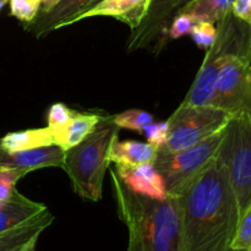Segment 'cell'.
<instances>
[{
    "label": "cell",
    "mask_w": 251,
    "mask_h": 251,
    "mask_svg": "<svg viewBox=\"0 0 251 251\" xmlns=\"http://www.w3.org/2000/svg\"><path fill=\"white\" fill-rule=\"evenodd\" d=\"M183 251H229L240 210L227 167L216 158L178 196Z\"/></svg>",
    "instance_id": "obj_1"
},
{
    "label": "cell",
    "mask_w": 251,
    "mask_h": 251,
    "mask_svg": "<svg viewBox=\"0 0 251 251\" xmlns=\"http://www.w3.org/2000/svg\"><path fill=\"white\" fill-rule=\"evenodd\" d=\"M118 215L127 228V251H183L178 198L152 199L126 186L114 168L110 171Z\"/></svg>",
    "instance_id": "obj_2"
},
{
    "label": "cell",
    "mask_w": 251,
    "mask_h": 251,
    "mask_svg": "<svg viewBox=\"0 0 251 251\" xmlns=\"http://www.w3.org/2000/svg\"><path fill=\"white\" fill-rule=\"evenodd\" d=\"M119 130L113 115L105 114L87 137L65 151L63 169L80 198L93 202L102 199L104 174L110 163L109 150Z\"/></svg>",
    "instance_id": "obj_3"
},
{
    "label": "cell",
    "mask_w": 251,
    "mask_h": 251,
    "mask_svg": "<svg viewBox=\"0 0 251 251\" xmlns=\"http://www.w3.org/2000/svg\"><path fill=\"white\" fill-rule=\"evenodd\" d=\"M233 56L251 61V25L230 11L217 24L215 42L206 50L202 65L181 103L210 105L218 74L226 61Z\"/></svg>",
    "instance_id": "obj_4"
},
{
    "label": "cell",
    "mask_w": 251,
    "mask_h": 251,
    "mask_svg": "<svg viewBox=\"0 0 251 251\" xmlns=\"http://www.w3.org/2000/svg\"><path fill=\"white\" fill-rule=\"evenodd\" d=\"M217 157L227 167L242 217L251 205V118H230Z\"/></svg>",
    "instance_id": "obj_5"
},
{
    "label": "cell",
    "mask_w": 251,
    "mask_h": 251,
    "mask_svg": "<svg viewBox=\"0 0 251 251\" xmlns=\"http://www.w3.org/2000/svg\"><path fill=\"white\" fill-rule=\"evenodd\" d=\"M223 137L225 129L200 144L180 151L168 152L158 149L153 166L163 178L168 195L178 196L181 190L216 158Z\"/></svg>",
    "instance_id": "obj_6"
},
{
    "label": "cell",
    "mask_w": 251,
    "mask_h": 251,
    "mask_svg": "<svg viewBox=\"0 0 251 251\" xmlns=\"http://www.w3.org/2000/svg\"><path fill=\"white\" fill-rule=\"evenodd\" d=\"M230 114L213 105H191L181 103L167 120L169 134L161 149L176 152L200 144L225 129Z\"/></svg>",
    "instance_id": "obj_7"
},
{
    "label": "cell",
    "mask_w": 251,
    "mask_h": 251,
    "mask_svg": "<svg viewBox=\"0 0 251 251\" xmlns=\"http://www.w3.org/2000/svg\"><path fill=\"white\" fill-rule=\"evenodd\" d=\"M251 61L248 59H228L218 74L211 104L225 110L230 117L251 118Z\"/></svg>",
    "instance_id": "obj_8"
},
{
    "label": "cell",
    "mask_w": 251,
    "mask_h": 251,
    "mask_svg": "<svg viewBox=\"0 0 251 251\" xmlns=\"http://www.w3.org/2000/svg\"><path fill=\"white\" fill-rule=\"evenodd\" d=\"M193 0H152L146 17L139 27L131 31L126 42V50L135 51L150 48L162 49L166 44V33L176 15Z\"/></svg>",
    "instance_id": "obj_9"
},
{
    "label": "cell",
    "mask_w": 251,
    "mask_h": 251,
    "mask_svg": "<svg viewBox=\"0 0 251 251\" xmlns=\"http://www.w3.org/2000/svg\"><path fill=\"white\" fill-rule=\"evenodd\" d=\"M151 1L152 0H100L92 7L66 22L64 27L90 17L107 16L124 22L131 31H134L146 17Z\"/></svg>",
    "instance_id": "obj_10"
},
{
    "label": "cell",
    "mask_w": 251,
    "mask_h": 251,
    "mask_svg": "<svg viewBox=\"0 0 251 251\" xmlns=\"http://www.w3.org/2000/svg\"><path fill=\"white\" fill-rule=\"evenodd\" d=\"M64 156L65 150L59 145H49L16 152L5 151L0 147V168L17 169L25 174L49 167L63 168Z\"/></svg>",
    "instance_id": "obj_11"
},
{
    "label": "cell",
    "mask_w": 251,
    "mask_h": 251,
    "mask_svg": "<svg viewBox=\"0 0 251 251\" xmlns=\"http://www.w3.org/2000/svg\"><path fill=\"white\" fill-rule=\"evenodd\" d=\"M96 0H60L50 10L39 12L36 19L25 25V29L36 38H42L64 25L81 12L90 9Z\"/></svg>",
    "instance_id": "obj_12"
},
{
    "label": "cell",
    "mask_w": 251,
    "mask_h": 251,
    "mask_svg": "<svg viewBox=\"0 0 251 251\" xmlns=\"http://www.w3.org/2000/svg\"><path fill=\"white\" fill-rule=\"evenodd\" d=\"M114 171L127 188L139 195L152 199H166L168 196L163 178L153 163L140 166L114 164Z\"/></svg>",
    "instance_id": "obj_13"
},
{
    "label": "cell",
    "mask_w": 251,
    "mask_h": 251,
    "mask_svg": "<svg viewBox=\"0 0 251 251\" xmlns=\"http://www.w3.org/2000/svg\"><path fill=\"white\" fill-rule=\"evenodd\" d=\"M48 210L46 205L31 200L15 189L9 199L0 201V235L15 229Z\"/></svg>",
    "instance_id": "obj_14"
},
{
    "label": "cell",
    "mask_w": 251,
    "mask_h": 251,
    "mask_svg": "<svg viewBox=\"0 0 251 251\" xmlns=\"http://www.w3.org/2000/svg\"><path fill=\"white\" fill-rule=\"evenodd\" d=\"M54 220L55 217L49 210H46L24 225L0 235V251H22L32 240L38 239Z\"/></svg>",
    "instance_id": "obj_15"
},
{
    "label": "cell",
    "mask_w": 251,
    "mask_h": 251,
    "mask_svg": "<svg viewBox=\"0 0 251 251\" xmlns=\"http://www.w3.org/2000/svg\"><path fill=\"white\" fill-rule=\"evenodd\" d=\"M158 149L149 142L125 140L120 141L118 136L113 140L109 150L110 163L119 166H140V164L153 163Z\"/></svg>",
    "instance_id": "obj_16"
},
{
    "label": "cell",
    "mask_w": 251,
    "mask_h": 251,
    "mask_svg": "<svg viewBox=\"0 0 251 251\" xmlns=\"http://www.w3.org/2000/svg\"><path fill=\"white\" fill-rule=\"evenodd\" d=\"M54 144V137L48 126L9 132L0 137V147L5 151L16 152L49 146Z\"/></svg>",
    "instance_id": "obj_17"
},
{
    "label": "cell",
    "mask_w": 251,
    "mask_h": 251,
    "mask_svg": "<svg viewBox=\"0 0 251 251\" xmlns=\"http://www.w3.org/2000/svg\"><path fill=\"white\" fill-rule=\"evenodd\" d=\"M234 0H193L180 12H186L196 22L218 24L228 12L232 11Z\"/></svg>",
    "instance_id": "obj_18"
},
{
    "label": "cell",
    "mask_w": 251,
    "mask_h": 251,
    "mask_svg": "<svg viewBox=\"0 0 251 251\" xmlns=\"http://www.w3.org/2000/svg\"><path fill=\"white\" fill-rule=\"evenodd\" d=\"M104 115L105 114H100L98 112L77 113L71 120L69 126L66 127L61 147L66 151V150L80 144L85 137H87L96 129V126L100 124Z\"/></svg>",
    "instance_id": "obj_19"
},
{
    "label": "cell",
    "mask_w": 251,
    "mask_h": 251,
    "mask_svg": "<svg viewBox=\"0 0 251 251\" xmlns=\"http://www.w3.org/2000/svg\"><path fill=\"white\" fill-rule=\"evenodd\" d=\"M77 112L70 109L64 103H54L48 110V127L54 137V144L61 147L66 127L74 119Z\"/></svg>",
    "instance_id": "obj_20"
},
{
    "label": "cell",
    "mask_w": 251,
    "mask_h": 251,
    "mask_svg": "<svg viewBox=\"0 0 251 251\" xmlns=\"http://www.w3.org/2000/svg\"><path fill=\"white\" fill-rule=\"evenodd\" d=\"M113 122L119 129L124 127V129L141 132L146 125L151 124L154 120L153 115L146 110L129 109L117 115H113Z\"/></svg>",
    "instance_id": "obj_21"
},
{
    "label": "cell",
    "mask_w": 251,
    "mask_h": 251,
    "mask_svg": "<svg viewBox=\"0 0 251 251\" xmlns=\"http://www.w3.org/2000/svg\"><path fill=\"white\" fill-rule=\"evenodd\" d=\"M9 4L11 16L25 25L33 21L42 10V0H10Z\"/></svg>",
    "instance_id": "obj_22"
},
{
    "label": "cell",
    "mask_w": 251,
    "mask_h": 251,
    "mask_svg": "<svg viewBox=\"0 0 251 251\" xmlns=\"http://www.w3.org/2000/svg\"><path fill=\"white\" fill-rule=\"evenodd\" d=\"M189 36L199 48L207 50L217 36V26L211 22H196Z\"/></svg>",
    "instance_id": "obj_23"
},
{
    "label": "cell",
    "mask_w": 251,
    "mask_h": 251,
    "mask_svg": "<svg viewBox=\"0 0 251 251\" xmlns=\"http://www.w3.org/2000/svg\"><path fill=\"white\" fill-rule=\"evenodd\" d=\"M232 249H251V205L240 217L237 234L233 240Z\"/></svg>",
    "instance_id": "obj_24"
},
{
    "label": "cell",
    "mask_w": 251,
    "mask_h": 251,
    "mask_svg": "<svg viewBox=\"0 0 251 251\" xmlns=\"http://www.w3.org/2000/svg\"><path fill=\"white\" fill-rule=\"evenodd\" d=\"M195 24V19L191 15L186 14V12H179L172 20L171 25L167 29L166 38L168 37L171 39H178L180 37L185 36V34H189Z\"/></svg>",
    "instance_id": "obj_25"
},
{
    "label": "cell",
    "mask_w": 251,
    "mask_h": 251,
    "mask_svg": "<svg viewBox=\"0 0 251 251\" xmlns=\"http://www.w3.org/2000/svg\"><path fill=\"white\" fill-rule=\"evenodd\" d=\"M142 134L146 136L147 142L153 145L157 149H161L167 142L169 134L168 122H152L142 129Z\"/></svg>",
    "instance_id": "obj_26"
},
{
    "label": "cell",
    "mask_w": 251,
    "mask_h": 251,
    "mask_svg": "<svg viewBox=\"0 0 251 251\" xmlns=\"http://www.w3.org/2000/svg\"><path fill=\"white\" fill-rule=\"evenodd\" d=\"M26 174L17 169L0 168V201L6 200L16 189L17 181Z\"/></svg>",
    "instance_id": "obj_27"
},
{
    "label": "cell",
    "mask_w": 251,
    "mask_h": 251,
    "mask_svg": "<svg viewBox=\"0 0 251 251\" xmlns=\"http://www.w3.org/2000/svg\"><path fill=\"white\" fill-rule=\"evenodd\" d=\"M232 14L242 21L251 25V0H234L232 5Z\"/></svg>",
    "instance_id": "obj_28"
},
{
    "label": "cell",
    "mask_w": 251,
    "mask_h": 251,
    "mask_svg": "<svg viewBox=\"0 0 251 251\" xmlns=\"http://www.w3.org/2000/svg\"><path fill=\"white\" fill-rule=\"evenodd\" d=\"M60 0H42V10L39 12H44L50 10L54 5H56Z\"/></svg>",
    "instance_id": "obj_29"
},
{
    "label": "cell",
    "mask_w": 251,
    "mask_h": 251,
    "mask_svg": "<svg viewBox=\"0 0 251 251\" xmlns=\"http://www.w3.org/2000/svg\"><path fill=\"white\" fill-rule=\"evenodd\" d=\"M37 242H38V239H33L31 243H29L28 245H27L26 248H25L22 251H36V248H37Z\"/></svg>",
    "instance_id": "obj_30"
},
{
    "label": "cell",
    "mask_w": 251,
    "mask_h": 251,
    "mask_svg": "<svg viewBox=\"0 0 251 251\" xmlns=\"http://www.w3.org/2000/svg\"><path fill=\"white\" fill-rule=\"evenodd\" d=\"M9 1H10V0H0V10H1L2 7H4L5 5H6Z\"/></svg>",
    "instance_id": "obj_31"
},
{
    "label": "cell",
    "mask_w": 251,
    "mask_h": 251,
    "mask_svg": "<svg viewBox=\"0 0 251 251\" xmlns=\"http://www.w3.org/2000/svg\"><path fill=\"white\" fill-rule=\"evenodd\" d=\"M229 251H250V250H242V249H230Z\"/></svg>",
    "instance_id": "obj_32"
},
{
    "label": "cell",
    "mask_w": 251,
    "mask_h": 251,
    "mask_svg": "<svg viewBox=\"0 0 251 251\" xmlns=\"http://www.w3.org/2000/svg\"><path fill=\"white\" fill-rule=\"evenodd\" d=\"M100 0H96V2H95V4H97V2H100ZM95 4H93V5H95ZM93 5H92V6H93ZM92 6H91V7H92ZM88 10V9H87Z\"/></svg>",
    "instance_id": "obj_33"
},
{
    "label": "cell",
    "mask_w": 251,
    "mask_h": 251,
    "mask_svg": "<svg viewBox=\"0 0 251 251\" xmlns=\"http://www.w3.org/2000/svg\"><path fill=\"white\" fill-rule=\"evenodd\" d=\"M249 78H250V82H251V69H250V75H249Z\"/></svg>",
    "instance_id": "obj_34"
},
{
    "label": "cell",
    "mask_w": 251,
    "mask_h": 251,
    "mask_svg": "<svg viewBox=\"0 0 251 251\" xmlns=\"http://www.w3.org/2000/svg\"><path fill=\"white\" fill-rule=\"evenodd\" d=\"M250 251H251V249H250Z\"/></svg>",
    "instance_id": "obj_35"
}]
</instances>
